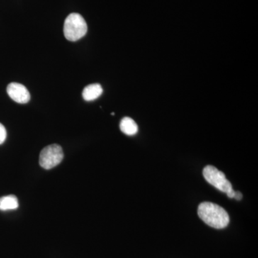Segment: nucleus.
Listing matches in <instances>:
<instances>
[{
    "mask_svg": "<svg viewBox=\"0 0 258 258\" xmlns=\"http://www.w3.org/2000/svg\"><path fill=\"white\" fill-rule=\"evenodd\" d=\"M234 198L236 199L237 200H241L242 199V193L240 192V191H235V197Z\"/></svg>",
    "mask_w": 258,
    "mask_h": 258,
    "instance_id": "nucleus-10",
    "label": "nucleus"
},
{
    "mask_svg": "<svg viewBox=\"0 0 258 258\" xmlns=\"http://www.w3.org/2000/svg\"><path fill=\"white\" fill-rule=\"evenodd\" d=\"M102 93H103V88L101 85L95 83V84L88 85L86 86L83 89L82 96L85 101H92L99 98Z\"/></svg>",
    "mask_w": 258,
    "mask_h": 258,
    "instance_id": "nucleus-6",
    "label": "nucleus"
},
{
    "mask_svg": "<svg viewBox=\"0 0 258 258\" xmlns=\"http://www.w3.org/2000/svg\"><path fill=\"white\" fill-rule=\"evenodd\" d=\"M63 158L62 147L57 144H51L40 152L39 163L43 169H51L60 164Z\"/></svg>",
    "mask_w": 258,
    "mask_h": 258,
    "instance_id": "nucleus-3",
    "label": "nucleus"
},
{
    "mask_svg": "<svg viewBox=\"0 0 258 258\" xmlns=\"http://www.w3.org/2000/svg\"><path fill=\"white\" fill-rule=\"evenodd\" d=\"M88 31L86 20L78 13L67 17L64 23V35L69 41H77L86 35Z\"/></svg>",
    "mask_w": 258,
    "mask_h": 258,
    "instance_id": "nucleus-2",
    "label": "nucleus"
},
{
    "mask_svg": "<svg viewBox=\"0 0 258 258\" xmlns=\"http://www.w3.org/2000/svg\"><path fill=\"white\" fill-rule=\"evenodd\" d=\"M120 129L123 134L134 136L138 132V125L132 118L125 117L120 123Z\"/></svg>",
    "mask_w": 258,
    "mask_h": 258,
    "instance_id": "nucleus-7",
    "label": "nucleus"
},
{
    "mask_svg": "<svg viewBox=\"0 0 258 258\" xmlns=\"http://www.w3.org/2000/svg\"><path fill=\"white\" fill-rule=\"evenodd\" d=\"M7 138V131L4 125L0 123V144L4 143Z\"/></svg>",
    "mask_w": 258,
    "mask_h": 258,
    "instance_id": "nucleus-9",
    "label": "nucleus"
},
{
    "mask_svg": "<svg viewBox=\"0 0 258 258\" xmlns=\"http://www.w3.org/2000/svg\"><path fill=\"white\" fill-rule=\"evenodd\" d=\"M235 191H234L233 189H231L230 191L227 193V197H228L229 198H234V197H235Z\"/></svg>",
    "mask_w": 258,
    "mask_h": 258,
    "instance_id": "nucleus-11",
    "label": "nucleus"
},
{
    "mask_svg": "<svg viewBox=\"0 0 258 258\" xmlns=\"http://www.w3.org/2000/svg\"><path fill=\"white\" fill-rule=\"evenodd\" d=\"M18 207V200L15 195H8L0 198V210L2 211L16 210Z\"/></svg>",
    "mask_w": 258,
    "mask_h": 258,
    "instance_id": "nucleus-8",
    "label": "nucleus"
},
{
    "mask_svg": "<svg viewBox=\"0 0 258 258\" xmlns=\"http://www.w3.org/2000/svg\"><path fill=\"white\" fill-rule=\"evenodd\" d=\"M198 215L207 225L215 229H223L228 225L230 217L225 209L216 204L205 202L198 207Z\"/></svg>",
    "mask_w": 258,
    "mask_h": 258,
    "instance_id": "nucleus-1",
    "label": "nucleus"
},
{
    "mask_svg": "<svg viewBox=\"0 0 258 258\" xmlns=\"http://www.w3.org/2000/svg\"><path fill=\"white\" fill-rule=\"evenodd\" d=\"M7 92L13 101L18 103H27L30 100V94L28 90L20 83H10L7 88Z\"/></svg>",
    "mask_w": 258,
    "mask_h": 258,
    "instance_id": "nucleus-5",
    "label": "nucleus"
},
{
    "mask_svg": "<svg viewBox=\"0 0 258 258\" xmlns=\"http://www.w3.org/2000/svg\"><path fill=\"white\" fill-rule=\"evenodd\" d=\"M203 176L209 184L217 189L227 194L232 189V184L221 171H219L213 166H207L204 168Z\"/></svg>",
    "mask_w": 258,
    "mask_h": 258,
    "instance_id": "nucleus-4",
    "label": "nucleus"
}]
</instances>
